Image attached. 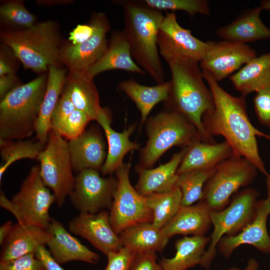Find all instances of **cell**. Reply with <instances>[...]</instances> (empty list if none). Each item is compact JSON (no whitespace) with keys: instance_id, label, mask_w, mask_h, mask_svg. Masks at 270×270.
<instances>
[{"instance_id":"7","label":"cell","mask_w":270,"mask_h":270,"mask_svg":"<svg viewBox=\"0 0 270 270\" xmlns=\"http://www.w3.org/2000/svg\"><path fill=\"white\" fill-rule=\"evenodd\" d=\"M54 202V196L42 180L40 165L31 168L19 191L11 200L6 198L4 192L0 195L1 206L11 212L18 222L46 229L52 218L50 209Z\"/></svg>"},{"instance_id":"32","label":"cell","mask_w":270,"mask_h":270,"mask_svg":"<svg viewBox=\"0 0 270 270\" xmlns=\"http://www.w3.org/2000/svg\"><path fill=\"white\" fill-rule=\"evenodd\" d=\"M210 242V238L206 236H184L178 239L175 242L174 256L160 260L162 270H187L200 264Z\"/></svg>"},{"instance_id":"37","label":"cell","mask_w":270,"mask_h":270,"mask_svg":"<svg viewBox=\"0 0 270 270\" xmlns=\"http://www.w3.org/2000/svg\"><path fill=\"white\" fill-rule=\"evenodd\" d=\"M148 6L162 11H183L190 17L197 14L208 15L210 13L209 2L206 0H144Z\"/></svg>"},{"instance_id":"17","label":"cell","mask_w":270,"mask_h":270,"mask_svg":"<svg viewBox=\"0 0 270 270\" xmlns=\"http://www.w3.org/2000/svg\"><path fill=\"white\" fill-rule=\"evenodd\" d=\"M270 214V204L266 199L258 200L254 218L236 234L224 236L218 242L217 249L226 258H228L239 246H252L260 252L270 254V236L266 226Z\"/></svg>"},{"instance_id":"33","label":"cell","mask_w":270,"mask_h":270,"mask_svg":"<svg viewBox=\"0 0 270 270\" xmlns=\"http://www.w3.org/2000/svg\"><path fill=\"white\" fill-rule=\"evenodd\" d=\"M46 143L37 140H0V181L4 174L13 163L22 159H37Z\"/></svg>"},{"instance_id":"23","label":"cell","mask_w":270,"mask_h":270,"mask_svg":"<svg viewBox=\"0 0 270 270\" xmlns=\"http://www.w3.org/2000/svg\"><path fill=\"white\" fill-rule=\"evenodd\" d=\"M116 70L142 75L146 74L134 60L123 30H116L112 34L102 56L86 72L94 78L102 72Z\"/></svg>"},{"instance_id":"31","label":"cell","mask_w":270,"mask_h":270,"mask_svg":"<svg viewBox=\"0 0 270 270\" xmlns=\"http://www.w3.org/2000/svg\"><path fill=\"white\" fill-rule=\"evenodd\" d=\"M235 88L246 96L270 85V53L256 56L230 77Z\"/></svg>"},{"instance_id":"41","label":"cell","mask_w":270,"mask_h":270,"mask_svg":"<svg viewBox=\"0 0 270 270\" xmlns=\"http://www.w3.org/2000/svg\"><path fill=\"white\" fill-rule=\"evenodd\" d=\"M0 270H46L35 253H30L14 260L0 262Z\"/></svg>"},{"instance_id":"22","label":"cell","mask_w":270,"mask_h":270,"mask_svg":"<svg viewBox=\"0 0 270 270\" xmlns=\"http://www.w3.org/2000/svg\"><path fill=\"white\" fill-rule=\"evenodd\" d=\"M186 148L173 154L167 162L154 168H143L139 164L135 167L138 180L134 187L142 196L164 192L176 188L178 169L183 158Z\"/></svg>"},{"instance_id":"26","label":"cell","mask_w":270,"mask_h":270,"mask_svg":"<svg viewBox=\"0 0 270 270\" xmlns=\"http://www.w3.org/2000/svg\"><path fill=\"white\" fill-rule=\"evenodd\" d=\"M212 210L204 201L182 206L174 216L162 228L169 238L176 235L204 236L212 226Z\"/></svg>"},{"instance_id":"8","label":"cell","mask_w":270,"mask_h":270,"mask_svg":"<svg viewBox=\"0 0 270 270\" xmlns=\"http://www.w3.org/2000/svg\"><path fill=\"white\" fill-rule=\"evenodd\" d=\"M258 192L246 188L238 192L228 205L218 211H212L210 220L214 229L210 242L200 265L208 270L216 256L217 245L224 236L236 234L254 217Z\"/></svg>"},{"instance_id":"4","label":"cell","mask_w":270,"mask_h":270,"mask_svg":"<svg viewBox=\"0 0 270 270\" xmlns=\"http://www.w3.org/2000/svg\"><path fill=\"white\" fill-rule=\"evenodd\" d=\"M0 39L25 68L42 74L50 66H63L60 58L62 42L54 21L42 22L26 28L2 30Z\"/></svg>"},{"instance_id":"40","label":"cell","mask_w":270,"mask_h":270,"mask_svg":"<svg viewBox=\"0 0 270 270\" xmlns=\"http://www.w3.org/2000/svg\"><path fill=\"white\" fill-rule=\"evenodd\" d=\"M253 104L260 124L270 128V85L256 92Z\"/></svg>"},{"instance_id":"34","label":"cell","mask_w":270,"mask_h":270,"mask_svg":"<svg viewBox=\"0 0 270 270\" xmlns=\"http://www.w3.org/2000/svg\"><path fill=\"white\" fill-rule=\"evenodd\" d=\"M152 212V224L162 228L176 214L182 203V193L178 188L169 191L154 194L146 197Z\"/></svg>"},{"instance_id":"11","label":"cell","mask_w":270,"mask_h":270,"mask_svg":"<svg viewBox=\"0 0 270 270\" xmlns=\"http://www.w3.org/2000/svg\"><path fill=\"white\" fill-rule=\"evenodd\" d=\"M130 162L124 163L116 172L118 186L110 209V220L115 232L120 234L132 225L152 222V212L146 198L140 194L130 180Z\"/></svg>"},{"instance_id":"1","label":"cell","mask_w":270,"mask_h":270,"mask_svg":"<svg viewBox=\"0 0 270 270\" xmlns=\"http://www.w3.org/2000/svg\"><path fill=\"white\" fill-rule=\"evenodd\" d=\"M202 72L214 103V108L206 112L202 118L206 132L212 138L222 136L232 148L234 156L246 158L266 176L268 172L260 156L256 138L270 140V136L260 131L251 123L246 111V96H232L208 72Z\"/></svg>"},{"instance_id":"50","label":"cell","mask_w":270,"mask_h":270,"mask_svg":"<svg viewBox=\"0 0 270 270\" xmlns=\"http://www.w3.org/2000/svg\"><path fill=\"white\" fill-rule=\"evenodd\" d=\"M71 2V0H54V1H52V0H50V1H48V0H38V4H40V5H44V6H46V4L47 6H48L49 4H51V6H53L54 3V4H70Z\"/></svg>"},{"instance_id":"30","label":"cell","mask_w":270,"mask_h":270,"mask_svg":"<svg viewBox=\"0 0 270 270\" xmlns=\"http://www.w3.org/2000/svg\"><path fill=\"white\" fill-rule=\"evenodd\" d=\"M118 88L136 104L141 114L140 126L146 122L152 108L158 103L168 100L170 90V82L153 86L141 84L133 79L124 80Z\"/></svg>"},{"instance_id":"29","label":"cell","mask_w":270,"mask_h":270,"mask_svg":"<svg viewBox=\"0 0 270 270\" xmlns=\"http://www.w3.org/2000/svg\"><path fill=\"white\" fill-rule=\"evenodd\" d=\"M119 235L123 246L136 254L161 252L170 239L162 228H156L152 222L132 225L124 230Z\"/></svg>"},{"instance_id":"45","label":"cell","mask_w":270,"mask_h":270,"mask_svg":"<svg viewBox=\"0 0 270 270\" xmlns=\"http://www.w3.org/2000/svg\"><path fill=\"white\" fill-rule=\"evenodd\" d=\"M94 28L90 24H78L69 34V42L78 45L86 41L92 34Z\"/></svg>"},{"instance_id":"14","label":"cell","mask_w":270,"mask_h":270,"mask_svg":"<svg viewBox=\"0 0 270 270\" xmlns=\"http://www.w3.org/2000/svg\"><path fill=\"white\" fill-rule=\"evenodd\" d=\"M89 23L94 32L86 41L78 45L69 42L62 46L60 60L68 70L86 72L101 58L107 48L106 35L110 24L106 14L95 12L92 14Z\"/></svg>"},{"instance_id":"5","label":"cell","mask_w":270,"mask_h":270,"mask_svg":"<svg viewBox=\"0 0 270 270\" xmlns=\"http://www.w3.org/2000/svg\"><path fill=\"white\" fill-rule=\"evenodd\" d=\"M48 78V72L42 74L0 100V140H20L35 132Z\"/></svg>"},{"instance_id":"9","label":"cell","mask_w":270,"mask_h":270,"mask_svg":"<svg viewBox=\"0 0 270 270\" xmlns=\"http://www.w3.org/2000/svg\"><path fill=\"white\" fill-rule=\"evenodd\" d=\"M258 171L243 157L233 156L223 160L216 166L213 174L206 182L200 200L205 202L212 211L224 209L230 204L233 194L254 181Z\"/></svg>"},{"instance_id":"28","label":"cell","mask_w":270,"mask_h":270,"mask_svg":"<svg viewBox=\"0 0 270 270\" xmlns=\"http://www.w3.org/2000/svg\"><path fill=\"white\" fill-rule=\"evenodd\" d=\"M68 72L63 67L48 68L46 90L35 131L36 139L44 143L48 140L52 115L62 94Z\"/></svg>"},{"instance_id":"27","label":"cell","mask_w":270,"mask_h":270,"mask_svg":"<svg viewBox=\"0 0 270 270\" xmlns=\"http://www.w3.org/2000/svg\"><path fill=\"white\" fill-rule=\"evenodd\" d=\"M233 156L232 148L225 140L220 143H208L198 140L186 148L176 174L196 169L214 168Z\"/></svg>"},{"instance_id":"2","label":"cell","mask_w":270,"mask_h":270,"mask_svg":"<svg viewBox=\"0 0 270 270\" xmlns=\"http://www.w3.org/2000/svg\"><path fill=\"white\" fill-rule=\"evenodd\" d=\"M124 12L123 32L136 64L158 84L165 82L158 45V36L164 16L142 0L118 1Z\"/></svg>"},{"instance_id":"6","label":"cell","mask_w":270,"mask_h":270,"mask_svg":"<svg viewBox=\"0 0 270 270\" xmlns=\"http://www.w3.org/2000/svg\"><path fill=\"white\" fill-rule=\"evenodd\" d=\"M146 130L148 140L140 150L139 164L146 168H152L170 148H183L202 140L198 129L188 119L168 108L147 118Z\"/></svg>"},{"instance_id":"47","label":"cell","mask_w":270,"mask_h":270,"mask_svg":"<svg viewBox=\"0 0 270 270\" xmlns=\"http://www.w3.org/2000/svg\"><path fill=\"white\" fill-rule=\"evenodd\" d=\"M22 84L16 74L0 76V99H2L10 92Z\"/></svg>"},{"instance_id":"44","label":"cell","mask_w":270,"mask_h":270,"mask_svg":"<svg viewBox=\"0 0 270 270\" xmlns=\"http://www.w3.org/2000/svg\"><path fill=\"white\" fill-rule=\"evenodd\" d=\"M130 270H162L157 262L156 253L146 252L137 254Z\"/></svg>"},{"instance_id":"24","label":"cell","mask_w":270,"mask_h":270,"mask_svg":"<svg viewBox=\"0 0 270 270\" xmlns=\"http://www.w3.org/2000/svg\"><path fill=\"white\" fill-rule=\"evenodd\" d=\"M262 10L258 6L243 11L230 24L218 28L217 36L224 40L242 44L270 39V28L260 18Z\"/></svg>"},{"instance_id":"15","label":"cell","mask_w":270,"mask_h":270,"mask_svg":"<svg viewBox=\"0 0 270 270\" xmlns=\"http://www.w3.org/2000/svg\"><path fill=\"white\" fill-rule=\"evenodd\" d=\"M256 56L255 50L247 44L224 40L210 41L199 66L202 70L208 72L219 82L238 70Z\"/></svg>"},{"instance_id":"10","label":"cell","mask_w":270,"mask_h":270,"mask_svg":"<svg viewBox=\"0 0 270 270\" xmlns=\"http://www.w3.org/2000/svg\"><path fill=\"white\" fill-rule=\"evenodd\" d=\"M37 160L44 182L53 193L58 206H62L73 189L75 179L68 142L50 129L46 146Z\"/></svg>"},{"instance_id":"20","label":"cell","mask_w":270,"mask_h":270,"mask_svg":"<svg viewBox=\"0 0 270 270\" xmlns=\"http://www.w3.org/2000/svg\"><path fill=\"white\" fill-rule=\"evenodd\" d=\"M96 121L104 130L108 145L106 160L100 172L103 176L112 175L124 164V158L128 153L140 149L139 144L130 139L136 124H132L122 132H116L111 126L112 114L106 108H102Z\"/></svg>"},{"instance_id":"12","label":"cell","mask_w":270,"mask_h":270,"mask_svg":"<svg viewBox=\"0 0 270 270\" xmlns=\"http://www.w3.org/2000/svg\"><path fill=\"white\" fill-rule=\"evenodd\" d=\"M210 41L204 42L192 35L190 30L178 22L174 12H166L158 36L160 54L167 63L178 60L200 62L204 57Z\"/></svg>"},{"instance_id":"48","label":"cell","mask_w":270,"mask_h":270,"mask_svg":"<svg viewBox=\"0 0 270 270\" xmlns=\"http://www.w3.org/2000/svg\"><path fill=\"white\" fill-rule=\"evenodd\" d=\"M14 224L10 220L4 222L0 227V244L2 245L9 234Z\"/></svg>"},{"instance_id":"35","label":"cell","mask_w":270,"mask_h":270,"mask_svg":"<svg viewBox=\"0 0 270 270\" xmlns=\"http://www.w3.org/2000/svg\"><path fill=\"white\" fill-rule=\"evenodd\" d=\"M214 168L196 169L178 175L176 188L182 193V206H189L200 201L208 180L213 174Z\"/></svg>"},{"instance_id":"18","label":"cell","mask_w":270,"mask_h":270,"mask_svg":"<svg viewBox=\"0 0 270 270\" xmlns=\"http://www.w3.org/2000/svg\"><path fill=\"white\" fill-rule=\"evenodd\" d=\"M100 130L91 126L76 138L68 142L73 170L78 173L86 169L100 170L107 156L106 144Z\"/></svg>"},{"instance_id":"16","label":"cell","mask_w":270,"mask_h":270,"mask_svg":"<svg viewBox=\"0 0 270 270\" xmlns=\"http://www.w3.org/2000/svg\"><path fill=\"white\" fill-rule=\"evenodd\" d=\"M68 229L88 240L105 255L124 246L120 235L112 226L110 213L106 210L96 214L80 212L70 221Z\"/></svg>"},{"instance_id":"19","label":"cell","mask_w":270,"mask_h":270,"mask_svg":"<svg viewBox=\"0 0 270 270\" xmlns=\"http://www.w3.org/2000/svg\"><path fill=\"white\" fill-rule=\"evenodd\" d=\"M49 239L46 244L54 260L60 264L72 261L96 264L99 255L72 236L58 220L51 218L48 228Z\"/></svg>"},{"instance_id":"52","label":"cell","mask_w":270,"mask_h":270,"mask_svg":"<svg viewBox=\"0 0 270 270\" xmlns=\"http://www.w3.org/2000/svg\"><path fill=\"white\" fill-rule=\"evenodd\" d=\"M262 10H270V0H264L260 2V6Z\"/></svg>"},{"instance_id":"25","label":"cell","mask_w":270,"mask_h":270,"mask_svg":"<svg viewBox=\"0 0 270 270\" xmlns=\"http://www.w3.org/2000/svg\"><path fill=\"white\" fill-rule=\"evenodd\" d=\"M62 93L66 94L76 109L86 114L91 120H96L102 108L94 78L86 72L68 70Z\"/></svg>"},{"instance_id":"3","label":"cell","mask_w":270,"mask_h":270,"mask_svg":"<svg viewBox=\"0 0 270 270\" xmlns=\"http://www.w3.org/2000/svg\"><path fill=\"white\" fill-rule=\"evenodd\" d=\"M171 74L170 90L165 102L167 108L177 111L188 119L198 129L202 141L214 143L206 132L202 118L214 107L210 88L204 82L199 63L192 60H178L167 63Z\"/></svg>"},{"instance_id":"21","label":"cell","mask_w":270,"mask_h":270,"mask_svg":"<svg viewBox=\"0 0 270 270\" xmlns=\"http://www.w3.org/2000/svg\"><path fill=\"white\" fill-rule=\"evenodd\" d=\"M48 229L32 224H14L2 244L0 262L10 261L30 253H35L49 239Z\"/></svg>"},{"instance_id":"46","label":"cell","mask_w":270,"mask_h":270,"mask_svg":"<svg viewBox=\"0 0 270 270\" xmlns=\"http://www.w3.org/2000/svg\"><path fill=\"white\" fill-rule=\"evenodd\" d=\"M35 254L41 261L46 270H64L60 264L54 260L45 246L39 247Z\"/></svg>"},{"instance_id":"36","label":"cell","mask_w":270,"mask_h":270,"mask_svg":"<svg viewBox=\"0 0 270 270\" xmlns=\"http://www.w3.org/2000/svg\"><path fill=\"white\" fill-rule=\"evenodd\" d=\"M0 17L1 22L11 26L10 29L26 28L36 24L35 16L26 8L22 0L3 2L0 6Z\"/></svg>"},{"instance_id":"51","label":"cell","mask_w":270,"mask_h":270,"mask_svg":"<svg viewBox=\"0 0 270 270\" xmlns=\"http://www.w3.org/2000/svg\"><path fill=\"white\" fill-rule=\"evenodd\" d=\"M266 184L267 190L266 199L268 201L270 204V173H268V175L266 176Z\"/></svg>"},{"instance_id":"42","label":"cell","mask_w":270,"mask_h":270,"mask_svg":"<svg viewBox=\"0 0 270 270\" xmlns=\"http://www.w3.org/2000/svg\"><path fill=\"white\" fill-rule=\"evenodd\" d=\"M75 110L76 108L70 100L62 92L52 115L51 130L58 132L62 124Z\"/></svg>"},{"instance_id":"43","label":"cell","mask_w":270,"mask_h":270,"mask_svg":"<svg viewBox=\"0 0 270 270\" xmlns=\"http://www.w3.org/2000/svg\"><path fill=\"white\" fill-rule=\"evenodd\" d=\"M16 60H18L12 51L2 44L0 48V76L16 74L18 68Z\"/></svg>"},{"instance_id":"13","label":"cell","mask_w":270,"mask_h":270,"mask_svg":"<svg viewBox=\"0 0 270 270\" xmlns=\"http://www.w3.org/2000/svg\"><path fill=\"white\" fill-rule=\"evenodd\" d=\"M118 183L112 175L104 177L98 170H82L75 176L70 202L80 212L96 214L110 209Z\"/></svg>"},{"instance_id":"49","label":"cell","mask_w":270,"mask_h":270,"mask_svg":"<svg viewBox=\"0 0 270 270\" xmlns=\"http://www.w3.org/2000/svg\"><path fill=\"white\" fill-rule=\"evenodd\" d=\"M258 262L254 258H250L247 262V264L243 270H257L258 268ZM242 270L240 268L237 266H232L230 268L225 270Z\"/></svg>"},{"instance_id":"39","label":"cell","mask_w":270,"mask_h":270,"mask_svg":"<svg viewBox=\"0 0 270 270\" xmlns=\"http://www.w3.org/2000/svg\"><path fill=\"white\" fill-rule=\"evenodd\" d=\"M136 255L125 246L117 251L110 252L106 255L108 262L103 270H130Z\"/></svg>"},{"instance_id":"38","label":"cell","mask_w":270,"mask_h":270,"mask_svg":"<svg viewBox=\"0 0 270 270\" xmlns=\"http://www.w3.org/2000/svg\"><path fill=\"white\" fill-rule=\"evenodd\" d=\"M88 116L83 112L76 109L60 127L58 132L66 140L74 139L86 130L90 122Z\"/></svg>"}]
</instances>
